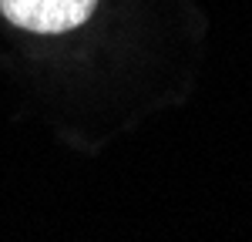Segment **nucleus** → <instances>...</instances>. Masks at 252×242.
I'll list each match as a JSON object with an SVG mask.
<instances>
[{
    "label": "nucleus",
    "mask_w": 252,
    "mask_h": 242,
    "mask_svg": "<svg viewBox=\"0 0 252 242\" xmlns=\"http://www.w3.org/2000/svg\"><path fill=\"white\" fill-rule=\"evenodd\" d=\"M97 0H0V14L31 34H64L94 14Z\"/></svg>",
    "instance_id": "nucleus-1"
}]
</instances>
